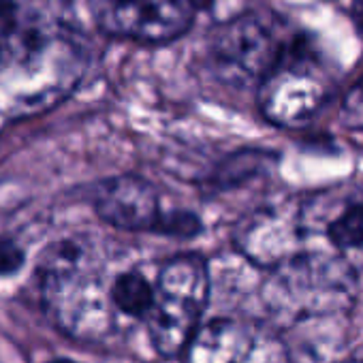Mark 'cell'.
Masks as SVG:
<instances>
[{
  "label": "cell",
  "instance_id": "3",
  "mask_svg": "<svg viewBox=\"0 0 363 363\" xmlns=\"http://www.w3.org/2000/svg\"><path fill=\"white\" fill-rule=\"evenodd\" d=\"M41 295L67 331H90L99 325L101 301V259L86 238H65L54 242L39 263Z\"/></svg>",
  "mask_w": 363,
  "mask_h": 363
},
{
  "label": "cell",
  "instance_id": "17",
  "mask_svg": "<svg viewBox=\"0 0 363 363\" xmlns=\"http://www.w3.org/2000/svg\"><path fill=\"white\" fill-rule=\"evenodd\" d=\"M352 20L359 28H363V0H352V7H350Z\"/></svg>",
  "mask_w": 363,
  "mask_h": 363
},
{
  "label": "cell",
  "instance_id": "12",
  "mask_svg": "<svg viewBox=\"0 0 363 363\" xmlns=\"http://www.w3.org/2000/svg\"><path fill=\"white\" fill-rule=\"evenodd\" d=\"M111 306L126 318H147L154 301V282L139 269L120 274L107 293Z\"/></svg>",
  "mask_w": 363,
  "mask_h": 363
},
{
  "label": "cell",
  "instance_id": "1",
  "mask_svg": "<svg viewBox=\"0 0 363 363\" xmlns=\"http://www.w3.org/2000/svg\"><path fill=\"white\" fill-rule=\"evenodd\" d=\"M88 60L86 39L58 0H30L0 39V116L30 118L60 105Z\"/></svg>",
  "mask_w": 363,
  "mask_h": 363
},
{
  "label": "cell",
  "instance_id": "7",
  "mask_svg": "<svg viewBox=\"0 0 363 363\" xmlns=\"http://www.w3.org/2000/svg\"><path fill=\"white\" fill-rule=\"evenodd\" d=\"M90 11L109 37L164 43L193 26L199 0H92Z\"/></svg>",
  "mask_w": 363,
  "mask_h": 363
},
{
  "label": "cell",
  "instance_id": "14",
  "mask_svg": "<svg viewBox=\"0 0 363 363\" xmlns=\"http://www.w3.org/2000/svg\"><path fill=\"white\" fill-rule=\"evenodd\" d=\"M342 120L350 128H363V77L344 96Z\"/></svg>",
  "mask_w": 363,
  "mask_h": 363
},
{
  "label": "cell",
  "instance_id": "18",
  "mask_svg": "<svg viewBox=\"0 0 363 363\" xmlns=\"http://www.w3.org/2000/svg\"><path fill=\"white\" fill-rule=\"evenodd\" d=\"M48 363H79V361H73V359H67V357H56V359H50Z\"/></svg>",
  "mask_w": 363,
  "mask_h": 363
},
{
  "label": "cell",
  "instance_id": "9",
  "mask_svg": "<svg viewBox=\"0 0 363 363\" xmlns=\"http://www.w3.org/2000/svg\"><path fill=\"white\" fill-rule=\"evenodd\" d=\"M306 240L299 208L265 206L248 214L235 231L238 248L257 265L274 267L301 252Z\"/></svg>",
  "mask_w": 363,
  "mask_h": 363
},
{
  "label": "cell",
  "instance_id": "13",
  "mask_svg": "<svg viewBox=\"0 0 363 363\" xmlns=\"http://www.w3.org/2000/svg\"><path fill=\"white\" fill-rule=\"evenodd\" d=\"M276 162V156L263 150H244L229 156L212 177V184L216 189H235L240 184L267 173Z\"/></svg>",
  "mask_w": 363,
  "mask_h": 363
},
{
  "label": "cell",
  "instance_id": "11",
  "mask_svg": "<svg viewBox=\"0 0 363 363\" xmlns=\"http://www.w3.org/2000/svg\"><path fill=\"white\" fill-rule=\"evenodd\" d=\"M299 218L306 238L320 233L329 240L335 250H354L363 246V195L348 193L337 197L327 210L320 197H314L310 203L299 208Z\"/></svg>",
  "mask_w": 363,
  "mask_h": 363
},
{
  "label": "cell",
  "instance_id": "4",
  "mask_svg": "<svg viewBox=\"0 0 363 363\" xmlns=\"http://www.w3.org/2000/svg\"><path fill=\"white\" fill-rule=\"evenodd\" d=\"M210 278L201 257L182 255L162 263L154 278L147 329L156 352L173 357L186 348L208 306Z\"/></svg>",
  "mask_w": 363,
  "mask_h": 363
},
{
  "label": "cell",
  "instance_id": "8",
  "mask_svg": "<svg viewBox=\"0 0 363 363\" xmlns=\"http://www.w3.org/2000/svg\"><path fill=\"white\" fill-rule=\"evenodd\" d=\"M186 363H289L284 342L250 320L216 318L186 344Z\"/></svg>",
  "mask_w": 363,
  "mask_h": 363
},
{
  "label": "cell",
  "instance_id": "16",
  "mask_svg": "<svg viewBox=\"0 0 363 363\" xmlns=\"http://www.w3.org/2000/svg\"><path fill=\"white\" fill-rule=\"evenodd\" d=\"M18 9H20V7L16 5V0H0V22L9 24V22L16 18Z\"/></svg>",
  "mask_w": 363,
  "mask_h": 363
},
{
  "label": "cell",
  "instance_id": "19",
  "mask_svg": "<svg viewBox=\"0 0 363 363\" xmlns=\"http://www.w3.org/2000/svg\"><path fill=\"white\" fill-rule=\"evenodd\" d=\"M344 363H363V361H359V359H352V361H344Z\"/></svg>",
  "mask_w": 363,
  "mask_h": 363
},
{
  "label": "cell",
  "instance_id": "2",
  "mask_svg": "<svg viewBox=\"0 0 363 363\" xmlns=\"http://www.w3.org/2000/svg\"><path fill=\"white\" fill-rule=\"evenodd\" d=\"M357 278L337 255L301 250L272 267L265 282V303L284 323L333 318L354 303Z\"/></svg>",
  "mask_w": 363,
  "mask_h": 363
},
{
  "label": "cell",
  "instance_id": "10",
  "mask_svg": "<svg viewBox=\"0 0 363 363\" xmlns=\"http://www.w3.org/2000/svg\"><path fill=\"white\" fill-rule=\"evenodd\" d=\"M92 201L101 220L124 231L158 233L164 216L156 189L139 175H118L101 182Z\"/></svg>",
  "mask_w": 363,
  "mask_h": 363
},
{
  "label": "cell",
  "instance_id": "6",
  "mask_svg": "<svg viewBox=\"0 0 363 363\" xmlns=\"http://www.w3.org/2000/svg\"><path fill=\"white\" fill-rule=\"evenodd\" d=\"M280 48L265 20L238 16L214 28L208 43V60L223 84L248 88L265 77Z\"/></svg>",
  "mask_w": 363,
  "mask_h": 363
},
{
  "label": "cell",
  "instance_id": "5",
  "mask_svg": "<svg viewBox=\"0 0 363 363\" xmlns=\"http://www.w3.org/2000/svg\"><path fill=\"white\" fill-rule=\"evenodd\" d=\"M329 82L301 41L280 48V54L259 82L261 113L278 126L308 124L325 105Z\"/></svg>",
  "mask_w": 363,
  "mask_h": 363
},
{
  "label": "cell",
  "instance_id": "15",
  "mask_svg": "<svg viewBox=\"0 0 363 363\" xmlns=\"http://www.w3.org/2000/svg\"><path fill=\"white\" fill-rule=\"evenodd\" d=\"M24 265V250L9 238H0V276L16 274Z\"/></svg>",
  "mask_w": 363,
  "mask_h": 363
}]
</instances>
